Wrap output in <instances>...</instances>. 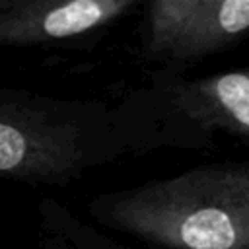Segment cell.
<instances>
[{
	"label": "cell",
	"mask_w": 249,
	"mask_h": 249,
	"mask_svg": "<svg viewBox=\"0 0 249 249\" xmlns=\"http://www.w3.org/2000/svg\"><path fill=\"white\" fill-rule=\"evenodd\" d=\"M142 0H0V47H54L95 35Z\"/></svg>",
	"instance_id": "cell-5"
},
{
	"label": "cell",
	"mask_w": 249,
	"mask_h": 249,
	"mask_svg": "<svg viewBox=\"0 0 249 249\" xmlns=\"http://www.w3.org/2000/svg\"><path fill=\"white\" fill-rule=\"evenodd\" d=\"M39 249H86L72 228V212L51 198L39 206Z\"/></svg>",
	"instance_id": "cell-6"
},
{
	"label": "cell",
	"mask_w": 249,
	"mask_h": 249,
	"mask_svg": "<svg viewBox=\"0 0 249 249\" xmlns=\"http://www.w3.org/2000/svg\"><path fill=\"white\" fill-rule=\"evenodd\" d=\"M88 214L148 249H249V161L202 163L99 193Z\"/></svg>",
	"instance_id": "cell-1"
},
{
	"label": "cell",
	"mask_w": 249,
	"mask_h": 249,
	"mask_svg": "<svg viewBox=\"0 0 249 249\" xmlns=\"http://www.w3.org/2000/svg\"><path fill=\"white\" fill-rule=\"evenodd\" d=\"M140 53L181 72L249 39V0H150L142 4Z\"/></svg>",
	"instance_id": "cell-4"
},
{
	"label": "cell",
	"mask_w": 249,
	"mask_h": 249,
	"mask_svg": "<svg viewBox=\"0 0 249 249\" xmlns=\"http://www.w3.org/2000/svg\"><path fill=\"white\" fill-rule=\"evenodd\" d=\"M119 103L142 154L208 148L218 134L249 144V64L202 78L160 70Z\"/></svg>",
	"instance_id": "cell-3"
},
{
	"label": "cell",
	"mask_w": 249,
	"mask_h": 249,
	"mask_svg": "<svg viewBox=\"0 0 249 249\" xmlns=\"http://www.w3.org/2000/svg\"><path fill=\"white\" fill-rule=\"evenodd\" d=\"M140 142L121 103L0 88V177L29 187H68Z\"/></svg>",
	"instance_id": "cell-2"
}]
</instances>
